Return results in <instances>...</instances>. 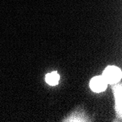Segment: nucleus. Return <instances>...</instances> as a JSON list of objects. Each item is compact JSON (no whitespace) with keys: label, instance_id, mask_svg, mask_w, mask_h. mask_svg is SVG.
<instances>
[{"label":"nucleus","instance_id":"1","mask_svg":"<svg viewBox=\"0 0 122 122\" xmlns=\"http://www.w3.org/2000/svg\"><path fill=\"white\" fill-rule=\"evenodd\" d=\"M102 77L107 83H116L121 79V71L115 66H109L104 70Z\"/></svg>","mask_w":122,"mask_h":122},{"label":"nucleus","instance_id":"2","mask_svg":"<svg viewBox=\"0 0 122 122\" xmlns=\"http://www.w3.org/2000/svg\"><path fill=\"white\" fill-rule=\"evenodd\" d=\"M107 82L102 76H97L92 79L90 82V88L95 92H101L107 88Z\"/></svg>","mask_w":122,"mask_h":122},{"label":"nucleus","instance_id":"3","mask_svg":"<svg viewBox=\"0 0 122 122\" xmlns=\"http://www.w3.org/2000/svg\"><path fill=\"white\" fill-rule=\"evenodd\" d=\"M115 97L116 102V110L118 114H121V86H117L115 88Z\"/></svg>","mask_w":122,"mask_h":122},{"label":"nucleus","instance_id":"4","mask_svg":"<svg viewBox=\"0 0 122 122\" xmlns=\"http://www.w3.org/2000/svg\"><path fill=\"white\" fill-rule=\"evenodd\" d=\"M46 81L51 86H56L59 81V75L56 72L49 73L46 77Z\"/></svg>","mask_w":122,"mask_h":122}]
</instances>
